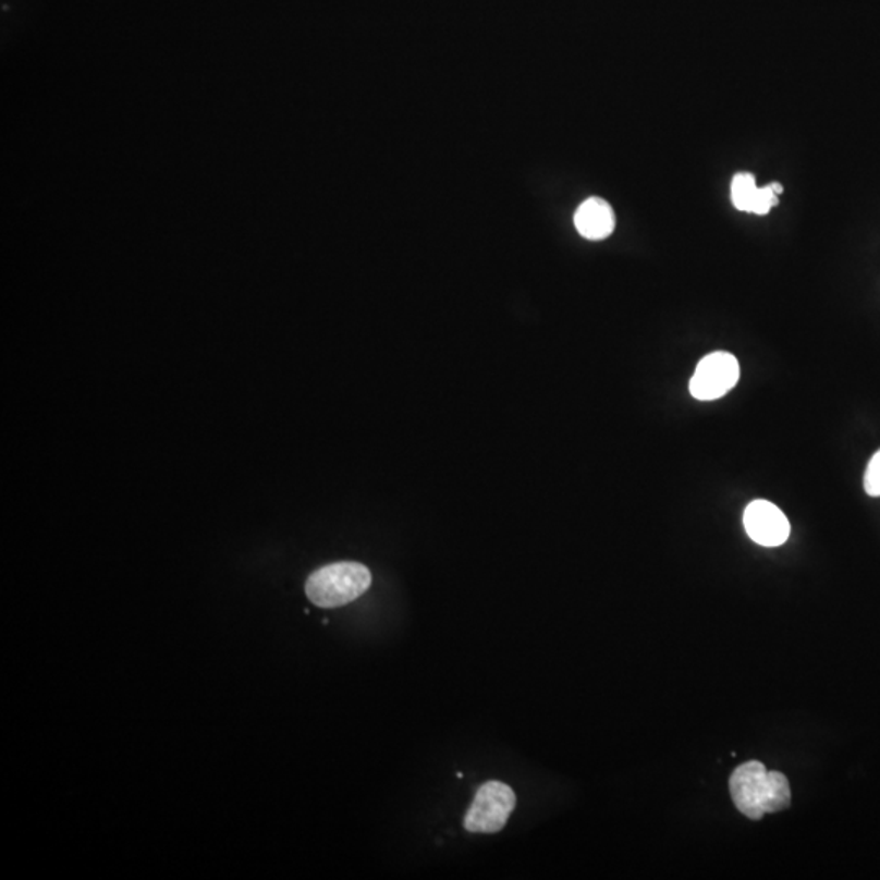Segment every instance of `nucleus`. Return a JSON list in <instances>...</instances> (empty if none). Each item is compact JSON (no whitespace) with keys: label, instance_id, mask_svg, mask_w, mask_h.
<instances>
[{"label":"nucleus","instance_id":"nucleus-9","mask_svg":"<svg viewBox=\"0 0 880 880\" xmlns=\"http://www.w3.org/2000/svg\"><path fill=\"white\" fill-rule=\"evenodd\" d=\"M774 206H778V195L770 188V185L758 188L757 195H755L754 206H751V212H754V215L765 216L768 215Z\"/></svg>","mask_w":880,"mask_h":880},{"label":"nucleus","instance_id":"nucleus-7","mask_svg":"<svg viewBox=\"0 0 880 880\" xmlns=\"http://www.w3.org/2000/svg\"><path fill=\"white\" fill-rule=\"evenodd\" d=\"M757 182L750 173H737L732 180L731 196L732 203L738 211L751 212L755 195H757Z\"/></svg>","mask_w":880,"mask_h":880},{"label":"nucleus","instance_id":"nucleus-10","mask_svg":"<svg viewBox=\"0 0 880 880\" xmlns=\"http://www.w3.org/2000/svg\"><path fill=\"white\" fill-rule=\"evenodd\" d=\"M770 188L773 190L777 195H783V185H780V183H771Z\"/></svg>","mask_w":880,"mask_h":880},{"label":"nucleus","instance_id":"nucleus-4","mask_svg":"<svg viewBox=\"0 0 880 880\" xmlns=\"http://www.w3.org/2000/svg\"><path fill=\"white\" fill-rule=\"evenodd\" d=\"M741 379V366L732 354L716 351L699 360L689 380V393L699 402H712L728 395Z\"/></svg>","mask_w":880,"mask_h":880},{"label":"nucleus","instance_id":"nucleus-1","mask_svg":"<svg viewBox=\"0 0 880 880\" xmlns=\"http://www.w3.org/2000/svg\"><path fill=\"white\" fill-rule=\"evenodd\" d=\"M729 790L738 812L751 820L791 806L787 778L780 771H768L760 761L741 765L729 780Z\"/></svg>","mask_w":880,"mask_h":880},{"label":"nucleus","instance_id":"nucleus-3","mask_svg":"<svg viewBox=\"0 0 880 880\" xmlns=\"http://www.w3.org/2000/svg\"><path fill=\"white\" fill-rule=\"evenodd\" d=\"M515 803L517 797L511 786L501 781H488L476 791L463 826L469 833L501 832L514 812Z\"/></svg>","mask_w":880,"mask_h":880},{"label":"nucleus","instance_id":"nucleus-2","mask_svg":"<svg viewBox=\"0 0 880 880\" xmlns=\"http://www.w3.org/2000/svg\"><path fill=\"white\" fill-rule=\"evenodd\" d=\"M372 584V574L364 564H328L315 571L305 584L308 599L321 609H334L359 599Z\"/></svg>","mask_w":880,"mask_h":880},{"label":"nucleus","instance_id":"nucleus-5","mask_svg":"<svg viewBox=\"0 0 880 880\" xmlns=\"http://www.w3.org/2000/svg\"><path fill=\"white\" fill-rule=\"evenodd\" d=\"M748 537L761 547H780L790 538L791 525L780 508L768 501L750 502L744 512Z\"/></svg>","mask_w":880,"mask_h":880},{"label":"nucleus","instance_id":"nucleus-6","mask_svg":"<svg viewBox=\"0 0 880 880\" xmlns=\"http://www.w3.org/2000/svg\"><path fill=\"white\" fill-rule=\"evenodd\" d=\"M615 222L612 206L600 198L587 199L574 216L577 232L587 240H603L612 235Z\"/></svg>","mask_w":880,"mask_h":880},{"label":"nucleus","instance_id":"nucleus-8","mask_svg":"<svg viewBox=\"0 0 880 880\" xmlns=\"http://www.w3.org/2000/svg\"><path fill=\"white\" fill-rule=\"evenodd\" d=\"M865 489L871 498H880V450L872 455L866 469Z\"/></svg>","mask_w":880,"mask_h":880}]
</instances>
